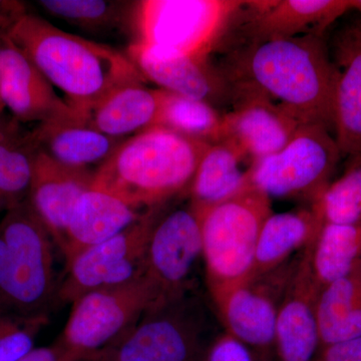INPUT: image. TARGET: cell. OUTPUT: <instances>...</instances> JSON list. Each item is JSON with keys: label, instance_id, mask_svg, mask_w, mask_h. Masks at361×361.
<instances>
[{"label": "cell", "instance_id": "836d02e7", "mask_svg": "<svg viewBox=\"0 0 361 361\" xmlns=\"http://www.w3.org/2000/svg\"><path fill=\"white\" fill-rule=\"evenodd\" d=\"M18 361H75L58 343L44 348H33Z\"/></svg>", "mask_w": 361, "mask_h": 361}, {"label": "cell", "instance_id": "d6a6232c", "mask_svg": "<svg viewBox=\"0 0 361 361\" xmlns=\"http://www.w3.org/2000/svg\"><path fill=\"white\" fill-rule=\"evenodd\" d=\"M319 361H361V337L322 349Z\"/></svg>", "mask_w": 361, "mask_h": 361}, {"label": "cell", "instance_id": "f1b7e54d", "mask_svg": "<svg viewBox=\"0 0 361 361\" xmlns=\"http://www.w3.org/2000/svg\"><path fill=\"white\" fill-rule=\"evenodd\" d=\"M313 205L324 223H361V154L351 157L343 174L330 183Z\"/></svg>", "mask_w": 361, "mask_h": 361}, {"label": "cell", "instance_id": "277c9868", "mask_svg": "<svg viewBox=\"0 0 361 361\" xmlns=\"http://www.w3.org/2000/svg\"><path fill=\"white\" fill-rule=\"evenodd\" d=\"M54 239L26 200L0 221V303L49 317L59 300Z\"/></svg>", "mask_w": 361, "mask_h": 361}, {"label": "cell", "instance_id": "d4e9b609", "mask_svg": "<svg viewBox=\"0 0 361 361\" xmlns=\"http://www.w3.org/2000/svg\"><path fill=\"white\" fill-rule=\"evenodd\" d=\"M317 319L320 349L361 337V262L322 287Z\"/></svg>", "mask_w": 361, "mask_h": 361}, {"label": "cell", "instance_id": "4316f807", "mask_svg": "<svg viewBox=\"0 0 361 361\" xmlns=\"http://www.w3.org/2000/svg\"><path fill=\"white\" fill-rule=\"evenodd\" d=\"M16 133H0V211L6 212L27 200L37 153L30 134L20 137Z\"/></svg>", "mask_w": 361, "mask_h": 361}, {"label": "cell", "instance_id": "ab89813d", "mask_svg": "<svg viewBox=\"0 0 361 361\" xmlns=\"http://www.w3.org/2000/svg\"><path fill=\"white\" fill-rule=\"evenodd\" d=\"M314 361H319V360H318L317 358H316V360Z\"/></svg>", "mask_w": 361, "mask_h": 361}, {"label": "cell", "instance_id": "1f68e13d", "mask_svg": "<svg viewBox=\"0 0 361 361\" xmlns=\"http://www.w3.org/2000/svg\"><path fill=\"white\" fill-rule=\"evenodd\" d=\"M203 361H255L250 349L227 332L218 336L204 353Z\"/></svg>", "mask_w": 361, "mask_h": 361}, {"label": "cell", "instance_id": "d6986e66", "mask_svg": "<svg viewBox=\"0 0 361 361\" xmlns=\"http://www.w3.org/2000/svg\"><path fill=\"white\" fill-rule=\"evenodd\" d=\"M94 174L92 171L61 165L37 149L27 201L59 251L65 243L73 207L78 198L92 187Z\"/></svg>", "mask_w": 361, "mask_h": 361}, {"label": "cell", "instance_id": "9c48e42d", "mask_svg": "<svg viewBox=\"0 0 361 361\" xmlns=\"http://www.w3.org/2000/svg\"><path fill=\"white\" fill-rule=\"evenodd\" d=\"M56 343L75 361H94L123 338L154 300L145 280L99 289L73 301Z\"/></svg>", "mask_w": 361, "mask_h": 361}, {"label": "cell", "instance_id": "5b68a950", "mask_svg": "<svg viewBox=\"0 0 361 361\" xmlns=\"http://www.w3.org/2000/svg\"><path fill=\"white\" fill-rule=\"evenodd\" d=\"M197 214L207 288L212 296L250 278L261 230L272 214L271 200L250 186Z\"/></svg>", "mask_w": 361, "mask_h": 361}, {"label": "cell", "instance_id": "ac0fdd59", "mask_svg": "<svg viewBox=\"0 0 361 361\" xmlns=\"http://www.w3.org/2000/svg\"><path fill=\"white\" fill-rule=\"evenodd\" d=\"M232 106L222 115L220 142L234 147L250 165L283 149L303 126L281 109L257 97L237 99Z\"/></svg>", "mask_w": 361, "mask_h": 361}, {"label": "cell", "instance_id": "7402d4cb", "mask_svg": "<svg viewBox=\"0 0 361 361\" xmlns=\"http://www.w3.org/2000/svg\"><path fill=\"white\" fill-rule=\"evenodd\" d=\"M323 224L313 204L287 212H272L261 230L250 278L276 269L314 243Z\"/></svg>", "mask_w": 361, "mask_h": 361}, {"label": "cell", "instance_id": "30bf717a", "mask_svg": "<svg viewBox=\"0 0 361 361\" xmlns=\"http://www.w3.org/2000/svg\"><path fill=\"white\" fill-rule=\"evenodd\" d=\"M201 262V226L196 211L189 204L161 214L149 237L142 277L153 296L152 307L196 291Z\"/></svg>", "mask_w": 361, "mask_h": 361}, {"label": "cell", "instance_id": "44dd1931", "mask_svg": "<svg viewBox=\"0 0 361 361\" xmlns=\"http://www.w3.org/2000/svg\"><path fill=\"white\" fill-rule=\"evenodd\" d=\"M30 137L35 149L56 163L87 171H92L94 166L101 167L122 142V140L114 139L94 129L82 118H61L39 123Z\"/></svg>", "mask_w": 361, "mask_h": 361}, {"label": "cell", "instance_id": "ba28073f", "mask_svg": "<svg viewBox=\"0 0 361 361\" xmlns=\"http://www.w3.org/2000/svg\"><path fill=\"white\" fill-rule=\"evenodd\" d=\"M208 322L197 292L149 308L94 361H201Z\"/></svg>", "mask_w": 361, "mask_h": 361}, {"label": "cell", "instance_id": "e575fe53", "mask_svg": "<svg viewBox=\"0 0 361 361\" xmlns=\"http://www.w3.org/2000/svg\"><path fill=\"white\" fill-rule=\"evenodd\" d=\"M26 13L25 6L18 1H0V30H7Z\"/></svg>", "mask_w": 361, "mask_h": 361}, {"label": "cell", "instance_id": "f35d334b", "mask_svg": "<svg viewBox=\"0 0 361 361\" xmlns=\"http://www.w3.org/2000/svg\"><path fill=\"white\" fill-rule=\"evenodd\" d=\"M2 110H4V106L0 104V114H1ZM2 129H4V128H2L1 122H0V133H1Z\"/></svg>", "mask_w": 361, "mask_h": 361}, {"label": "cell", "instance_id": "52a82bcc", "mask_svg": "<svg viewBox=\"0 0 361 361\" xmlns=\"http://www.w3.org/2000/svg\"><path fill=\"white\" fill-rule=\"evenodd\" d=\"M341 158L329 128L303 125L283 149L251 164L249 180L270 200L313 204L332 182Z\"/></svg>", "mask_w": 361, "mask_h": 361}, {"label": "cell", "instance_id": "8992f818", "mask_svg": "<svg viewBox=\"0 0 361 361\" xmlns=\"http://www.w3.org/2000/svg\"><path fill=\"white\" fill-rule=\"evenodd\" d=\"M244 1L146 0L137 2V42L210 59Z\"/></svg>", "mask_w": 361, "mask_h": 361}, {"label": "cell", "instance_id": "83f0119b", "mask_svg": "<svg viewBox=\"0 0 361 361\" xmlns=\"http://www.w3.org/2000/svg\"><path fill=\"white\" fill-rule=\"evenodd\" d=\"M207 144L220 142L222 115L212 104L161 90L158 125Z\"/></svg>", "mask_w": 361, "mask_h": 361}, {"label": "cell", "instance_id": "3957f363", "mask_svg": "<svg viewBox=\"0 0 361 361\" xmlns=\"http://www.w3.org/2000/svg\"><path fill=\"white\" fill-rule=\"evenodd\" d=\"M210 145L155 126L123 140L94 172L92 187L142 212L164 209L172 199L187 196Z\"/></svg>", "mask_w": 361, "mask_h": 361}, {"label": "cell", "instance_id": "d590c367", "mask_svg": "<svg viewBox=\"0 0 361 361\" xmlns=\"http://www.w3.org/2000/svg\"><path fill=\"white\" fill-rule=\"evenodd\" d=\"M255 361H275L274 351H252Z\"/></svg>", "mask_w": 361, "mask_h": 361}, {"label": "cell", "instance_id": "cb8c5ba5", "mask_svg": "<svg viewBox=\"0 0 361 361\" xmlns=\"http://www.w3.org/2000/svg\"><path fill=\"white\" fill-rule=\"evenodd\" d=\"M248 161L225 142L211 144L202 157L188 191L189 204L197 213L229 200L251 186Z\"/></svg>", "mask_w": 361, "mask_h": 361}, {"label": "cell", "instance_id": "4dcf8cb0", "mask_svg": "<svg viewBox=\"0 0 361 361\" xmlns=\"http://www.w3.org/2000/svg\"><path fill=\"white\" fill-rule=\"evenodd\" d=\"M47 319L20 314L0 303V361H18L30 353Z\"/></svg>", "mask_w": 361, "mask_h": 361}, {"label": "cell", "instance_id": "f546056e", "mask_svg": "<svg viewBox=\"0 0 361 361\" xmlns=\"http://www.w3.org/2000/svg\"><path fill=\"white\" fill-rule=\"evenodd\" d=\"M39 6L71 25L96 30L120 20L122 4L104 0H40Z\"/></svg>", "mask_w": 361, "mask_h": 361}, {"label": "cell", "instance_id": "6da1fadb", "mask_svg": "<svg viewBox=\"0 0 361 361\" xmlns=\"http://www.w3.org/2000/svg\"><path fill=\"white\" fill-rule=\"evenodd\" d=\"M325 35L242 40L217 66L232 102L257 97L281 109L300 125L334 133L336 71Z\"/></svg>", "mask_w": 361, "mask_h": 361}, {"label": "cell", "instance_id": "7c38bea8", "mask_svg": "<svg viewBox=\"0 0 361 361\" xmlns=\"http://www.w3.org/2000/svg\"><path fill=\"white\" fill-rule=\"evenodd\" d=\"M301 252L276 269L210 296L225 332L251 351H274L278 310Z\"/></svg>", "mask_w": 361, "mask_h": 361}, {"label": "cell", "instance_id": "9a60e30c", "mask_svg": "<svg viewBox=\"0 0 361 361\" xmlns=\"http://www.w3.org/2000/svg\"><path fill=\"white\" fill-rule=\"evenodd\" d=\"M128 56L145 80L173 94L200 99L214 106L231 101V90L210 59L189 56L135 42Z\"/></svg>", "mask_w": 361, "mask_h": 361}, {"label": "cell", "instance_id": "4fadbf2b", "mask_svg": "<svg viewBox=\"0 0 361 361\" xmlns=\"http://www.w3.org/2000/svg\"><path fill=\"white\" fill-rule=\"evenodd\" d=\"M311 245L301 252L278 310L274 338L277 361H314L320 349L317 303L322 287L311 268Z\"/></svg>", "mask_w": 361, "mask_h": 361}, {"label": "cell", "instance_id": "74e56055", "mask_svg": "<svg viewBox=\"0 0 361 361\" xmlns=\"http://www.w3.org/2000/svg\"><path fill=\"white\" fill-rule=\"evenodd\" d=\"M6 30H0V44H1L2 39H4V35H6Z\"/></svg>", "mask_w": 361, "mask_h": 361}, {"label": "cell", "instance_id": "e0dca14e", "mask_svg": "<svg viewBox=\"0 0 361 361\" xmlns=\"http://www.w3.org/2000/svg\"><path fill=\"white\" fill-rule=\"evenodd\" d=\"M349 11L350 0L244 1L242 40L325 35L330 26Z\"/></svg>", "mask_w": 361, "mask_h": 361}, {"label": "cell", "instance_id": "484cf974", "mask_svg": "<svg viewBox=\"0 0 361 361\" xmlns=\"http://www.w3.org/2000/svg\"><path fill=\"white\" fill-rule=\"evenodd\" d=\"M361 262V223H324L310 249V264L320 286L348 274Z\"/></svg>", "mask_w": 361, "mask_h": 361}, {"label": "cell", "instance_id": "5bb4252c", "mask_svg": "<svg viewBox=\"0 0 361 361\" xmlns=\"http://www.w3.org/2000/svg\"><path fill=\"white\" fill-rule=\"evenodd\" d=\"M0 104L21 123L85 120L56 94L49 80L6 32L0 44Z\"/></svg>", "mask_w": 361, "mask_h": 361}, {"label": "cell", "instance_id": "603a6c76", "mask_svg": "<svg viewBox=\"0 0 361 361\" xmlns=\"http://www.w3.org/2000/svg\"><path fill=\"white\" fill-rule=\"evenodd\" d=\"M161 90L144 82L122 85L111 90L87 114L92 127L116 140H126L158 125Z\"/></svg>", "mask_w": 361, "mask_h": 361}, {"label": "cell", "instance_id": "8fae6325", "mask_svg": "<svg viewBox=\"0 0 361 361\" xmlns=\"http://www.w3.org/2000/svg\"><path fill=\"white\" fill-rule=\"evenodd\" d=\"M161 214L163 209L149 211L123 232L71 259L59 282V300L73 303L89 292L141 279L149 237Z\"/></svg>", "mask_w": 361, "mask_h": 361}, {"label": "cell", "instance_id": "ffe728a7", "mask_svg": "<svg viewBox=\"0 0 361 361\" xmlns=\"http://www.w3.org/2000/svg\"><path fill=\"white\" fill-rule=\"evenodd\" d=\"M147 213L113 194L90 187L78 198L68 221L61 250L66 264L80 252L123 232Z\"/></svg>", "mask_w": 361, "mask_h": 361}, {"label": "cell", "instance_id": "8d00e7d4", "mask_svg": "<svg viewBox=\"0 0 361 361\" xmlns=\"http://www.w3.org/2000/svg\"><path fill=\"white\" fill-rule=\"evenodd\" d=\"M351 11H356L361 13V0H350Z\"/></svg>", "mask_w": 361, "mask_h": 361}, {"label": "cell", "instance_id": "2e32d148", "mask_svg": "<svg viewBox=\"0 0 361 361\" xmlns=\"http://www.w3.org/2000/svg\"><path fill=\"white\" fill-rule=\"evenodd\" d=\"M336 71L334 133L342 158L361 154V18L341 26L327 42Z\"/></svg>", "mask_w": 361, "mask_h": 361}, {"label": "cell", "instance_id": "7a4b0ae2", "mask_svg": "<svg viewBox=\"0 0 361 361\" xmlns=\"http://www.w3.org/2000/svg\"><path fill=\"white\" fill-rule=\"evenodd\" d=\"M6 33L85 120L111 90L146 80L128 54L63 32L35 14H23Z\"/></svg>", "mask_w": 361, "mask_h": 361}]
</instances>
